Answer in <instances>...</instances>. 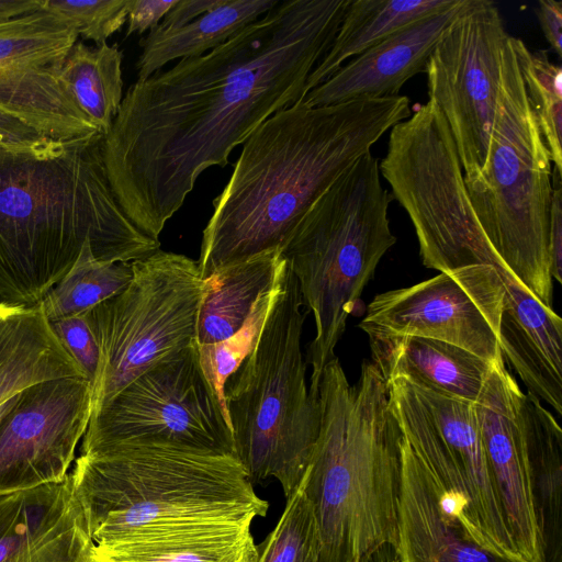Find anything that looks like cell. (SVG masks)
Returning <instances> with one entry per match:
<instances>
[{
  "mask_svg": "<svg viewBox=\"0 0 562 562\" xmlns=\"http://www.w3.org/2000/svg\"><path fill=\"white\" fill-rule=\"evenodd\" d=\"M350 0H279L218 47L137 80L123 97L102 155L133 224L159 240L200 175L277 111L304 98Z\"/></svg>",
  "mask_w": 562,
  "mask_h": 562,
  "instance_id": "cell-1",
  "label": "cell"
},
{
  "mask_svg": "<svg viewBox=\"0 0 562 562\" xmlns=\"http://www.w3.org/2000/svg\"><path fill=\"white\" fill-rule=\"evenodd\" d=\"M412 113L406 95L311 106L296 102L245 140L213 200L202 234V279L261 252L282 249L314 202L395 124Z\"/></svg>",
  "mask_w": 562,
  "mask_h": 562,
  "instance_id": "cell-2",
  "label": "cell"
},
{
  "mask_svg": "<svg viewBox=\"0 0 562 562\" xmlns=\"http://www.w3.org/2000/svg\"><path fill=\"white\" fill-rule=\"evenodd\" d=\"M103 135L0 143V303L38 305L90 243L98 259L133 262L160 249L117 202Z\"/></svg>",
  "mask_w": 562,
  "mask_h": 562,
  "instance_id": "cell-3",
  "label": "cell"
},
{
  "mask_svg": "<svg viewBox=\"0 0 562 562\" xmlns=\"http://www.w3.org/2000/svg\"><path fill=\"white\" fill-rule=\"evenodd\" d=\"M321 424L301 481L316 520L321 562L396 559L401 430L384 379L364 361L350 385L335 357L318 387Z\"/></svg>",
  "mask_w": 562,
  "mask_h": 562,
  "instance_id": "cell-4",
  "label": "cell"
},
{
  "mask_svg": "<svg viewBox=\"0 0 562 562\" xmlns=\"http://www.w3.org/2000/svg\"><path fill=\"white\" fill-rule=\"evenodd\" d=\"M69 474L93 543L177 525L254 521L269 509L235 454L116 445L80 450Z\"/></svg>",
  "mask_w": 562,
  "mask_h": 562,
  "instance_id": "cell-5",
  "label": "cell"
},
{
  "mask_svg": "<svg viewBox=\"0 0 562 562\" xmlns=\"http://www.w3.org/2000/svg\"><path fill=\"white\" fill-rule=\"evenodd\" d=\"M392 200L382 186L379 161L369 151L314 202L281 249L315 323L306 358L313 394L318 395L348 316L396 243L389 220Z\"/></svg>",
  "mask_w": 562,
  "mask_h": 562,
  "instance_id": "cell-6",
  "label": "cell"
},
{
  "mask_svg": "<svg viewBox=\"0 0 562 562\" xmlns=\"http://www.w3.org/2000/svg\"><path fill=\"white\" fill-rule=\"evenodd\" d=\"M303 305L286 261L260 336L225 384L237 458L252 483L273 477L286 499L303 479L321 424L319 394L306 384Z\"/></svg>",
  "mask_w": 562,
  "mask_h": 562,
  "instance_id": "cell-7",
  "label": "cell"
},
{
  "mask_svg": "<svg viewBox=\"0 0 562 562\" xmlns=\"http://www.w3.org/2000/svg\"><path fill=\"white\" fill-rule=\"evenodd\" d=\"M477 223L506 271L553 310L549 227L552 162L507 36L484 167L464 178Z\"/></svg>",
  "mask_w": 562,
  "mask_h": 562,
  "instance_id": "cell-8",
  "label": "cell"
},
{
  "mask_svg": "<svg viewBox=\"0 0 562 562\" xmlns=\"http://www.w3.org/2000/svg\"><path fill=\"white\" fill-rule=\"evenodd\" d=\"M389 132L380 173L409 216L423 265L439 272L477 265L507 272L477 223L457 146L436 102L417 104Z\"/></svg>",
  "mask_w": 562,
  "mask_h": 562,
  "instance_id": "cell-9",
  "label": "cell"
},
{
  "mask_svg": "<svg viewBox=\"0 0 562 562\" xmlns=\"http://www.w3.org/2000/svg\"><path fill=\"white\" fill-rule=\"evenodd\" d=\"M131 265L128 285L86 312L100 352L92 413L156 362L195 341L203 289L198 261L159 249Z\"/></svg>",
  "mask_w": 562,
  "mask_h": 562,
  "instance_id": "cell-10",
  "label": "cell"
},
{
  "mask_svg": "<svg viewBox=\"0 0 562 562\" xmlns=\"http://www.w3.org/2000/svg\"><path fill=\"white\" fill-rule=\"evenodd\" d=\"M147 443L236 456L231 425L202 371L196 341L156 362L92 413L80 450Z\"/></svg>",
  "mask_w": 562,
  "mask_h": 562,
  "instance_id": "cell-11",
  "label": "cell"
},
{
  "mask_svg": "<svg viewBox=\"0 0 562 562\" xmlns=\"http://www.w3.org/2000/svg\"><path fill=\"white\" fill-rule=\"evenodd\" d=\"M509 34L491 0H465L426 61L428 98L445 116L464 178L484 167Z\"/></svg>",
  "mask_w": 562,
  "mask_h": 562,
  "instance_id": "cell-12",
  "label": "cell"
},
{
  "mask_svg": "<svg viewBox=\"0 0 562 562\" xmlns=\"http://www.w3.org/2000/svg\"><path fill=\"white\" fill-rule=\"evenodd\" d=\"M505 285L499 271L477 265L380 293L359 327L369 338L414 336L461 347L490 363H505L498 325Z\"/></svg>",
  "mask_w": 562,
  "mask_h": 562,
  "instance_id": "cell-13",
  "label": "cell"
},
{
  "mask_svg": "<svg viewBox=\"0 0 562 562\" xmlns=\"http://www.w3.org/2000/svg\"><path fill=\"white\" fill-rule=\"evenodd\" d=\"M92 413L90 382L63 378L24 390L0 422V490L64 481Z\"/></svg>",
  "mask_w": 562,
  "mask_h": 562,
  "instance_id": "cell-14",
  "label": "cell"
},
{
  "mask_svg": "<svg viewBox=\"0 0 562 562\" xmlns=\"http://www.w3.org/2000/svg\"><path fill=\"white\" fill-rule=\"evenodd\" d=\"M521 392L505 363L496 364L474 404L485 454L516 550L524 562H544L528 461L516 419Z\"/></svg>",
  "mask_w": 562,
  "mask_h": 562,
  "instance_id": "cell-15",
  "label": "cell"
},
{
  "mask_svg": "<svg viewBox=\"0 0 562 562\" xmlns=\"http://www.w3.org/2000/svg\"><path fill=\"white\" fill-rule=\"evenodd\" d=\"M93 544L70 474L0 490V562H92Z\"/></svg>",
  "mask_w": 562,
  "mask_h": 562,
  "instance_id": "cell-16",
  "label": "cell"
},
{
  "mask_svg": "<svg viewBox=\"0 0 562 562\" xmlns=\"http://www.w3.org/2000/svg\"><path fill=\"white\" fill-rule=\"evenodd\" d=\"M464 3L465 0H461L450 9L400 29L351 58L300 102L323 106L398 95L408 79L425 71L426 61L441 33Z\"/></svg>",
  "mask_w": 562,
  "mask_h": 562,
  "instance_id": "cell-17",
  "label": "cell"
},
{
  "mask_svg": "<svg viewBox=\"0 0 562 562\" xmlns=\"http://www.w3.org/2000/svg\"><path fill=\"white\" fill-rule=\"evenodd\" d=\"M400 562H521L470 538L441 502L440 488L401 432Z\"/></svg>",
  "mask_w": 562,
  "mask_h": 562,
  "instance_id": "cell-18",
  "label": "cell"
},
{
  "mask_svg": "<svg viewBox=\"0 0 562 562\" xmlns=\"http://www.w3.org/2000/svg\"><path fill=\"white\" fill-rule=\"evenodd\" d=\"M498 345L504 361L531 393L562 415V319L508 272Z\"/></svg>",
  "mask_w": 562,
  "mask_h": 562,
  "instance_id": "cell-19",
  "label": "cell"
},
{
  "mask_svg": "<svg viewBox=\"0 0 562 562\" xmlns=\"http://www.w3.org/2000/svg\"><path fill=\"white\" fill-rule=\"evenodd\" d=\"M252 521L177 525L94 543L92 562H257Z\"/></svg>",
  "mask_w": 562,
  "mask_h": 562,
  "instance_id": "cell-20",
  "label": "cell"
},
{
  "mask_svg": "<svg viewBox=\"0 0 562 562\" xmlns=\"http://www.w3.org/2000/svg\"><path fill=\"white\" fill-rule=\"evenodd\" d=\"M372 363L395 378L475 403L496 364L451 344L414 336L369 338ZM501 364V363H497Z\"/></svg>",
  "mask_w": 562,
  "mask_h": 562,
  "instance_id": "cell-21",
  "label": "cell"
},
{
  "mask_svg": "<svg viewBox=\"0 0 562 562\" xmlns=\"http://www.w3.org/2000/svg\"><path fill=\"white\" fill-rule=\"evenodd\" d=\"M72 376L87 379L40 305L0 303V406L35 384Z\"/></svg>",
  "mask_w": 562,
  "mask_h": 562,
  "instance_id": "cell-22",
  "label": "cell"
},
{
  "mask_svg": "<svg viewBox=\"0 0 562 562\" xmlns=\"http://www.w3.org/2000/svg\"><path fill=\"white\" fill-rule=\"evenodd\" d=\"M61 63H16L0 68V110L54 139L99 133L63 83Z\"/></svg>",
  "mask_w": 562,
  "mask_h": 562,
  "instance_id": "cell-23",
  "label": "cell"
},
{
  "mask_svg": "<svg viewBox=\"0 0 562 562\" xmlns=\"http://www.w3.org/2000/svg\"><path fill=\"white\" fill-rule=\"evenodd\" d=\"M516 419L527 456L544 562H562V430L531 393L519 395Z\"/></svg>",
  "mask_w": 562,
  "mask_h": 562,
  "instance_id": "cell-24",
  "label": "cell"
},
{
  "mask_svg": "<svg viewBox=\"0 0 562 562\" xmlns=\"http://www.w3.org/2000/svg\"><path fill=\"white\" fill-rule=\"evenodd\" d=\"M286 260L281 249L261 252L203 279L195 341L209 345L235 334L258 299L279 281Z\"/></svg>",
  "mask_w": 562,
  "mask_h": 562,
  "instance_id": "cell-25",
  "label": "cell"
},
{
  "mask_svg": "<svg viewBox=\"0 0 562 562\" xmlns=\"http://www.w3.org/2000/svg\"><path fill=\"white\" fill-rule=\"evenodd\" d=\"M461 0H350L326 55L308 76L304 97L345 63L400 29L442 12ZM303 100V99H302Z\"/></svg>",
  "mask_w": 562,
  "mask_h": 562,
  "instance_id": "cell-26",
  "label": "cell"
},
{
  "mask_svg": "<svg viewBox=\"0 0 562 562\" xmlns=\"http://www.w3.org/2000/svg\"><path fill=\"white\" fill-rule=\"evenodd\" d=\"M279 0H223L215 9L175 29L156 26L139 41L137 80H145L170 61L204 55L270 11Z\"/></svg>",
  "mask_w": 562,
  "mask_h": 562,
  "instance_id": "cell-27",
  "label": "cell"
},
{
  "mask_svg": "<svg viewBox=\"0 0 562 562\" xmlns=\"http://www.w3.org/2000/svg\"><path fill=\"white\" fill-rule=\"evenodd\" d=\"M122 60L117 45L91 47L76 42L59 69L63 83L103 136L123 100Z\"/></svg>",
  "mask_w": 562,
  "mask_h": 562,
  "instance_id": "cell-28",
  "label": "cell"
},
{
  "mask_svg": "<svg viewBox=\"0 0 562 562\" xmlns=\"http://www.w3.org/2000/svg\"><path fill=\"white\" fill-rule=\"evenodd\" d=\"M131 262L98 259L87 243L68 272L38 304L49 323L86 313L121 293L131 282Z\"/></svg>",
  "mask_w": 562,
  "mask_h": 562,
  "instance_id": "cell-29",
  "label": "cell"
},
{
  "mask_svg": "<svg viewBox=\"0 0 562 562\" xmlns=\"http://www.w3.org/2000/svg\"><path fill=\"white\" fill-rule=\"evenodd\" d=\"M512 44L553 169L562 175V69L546 50H530L515 36Z\"/></svg>",
  "mask_w": 562,
  "mask_h": 562,
  "instance_id": "cell-30",
  "label": "cell"
},
{
  "mask_svg": "<svg viewBox=\"0 0 562 562\" xmlns=\"http://www.w3.org/2000/svg\"><path fill=\"white\" fill-rule=\"evenodd\" d=\"M76 31L43 9L0 24V68L16 63L61 61L77 42Z\"/></svg>",
  "mask_w": 562,
  "mask_h": 562,
  "instance_id": "cell-31",
  "label": "cell"
},
{
  "mask_svg": "<svg viewBox=\"0 0 562 562\" xmlns=\"http://www.w3.org/2000/svg\"><path fill=\"white\" fill-rule=\"evenodd\" d=\"M280 280L281 277L271 290L258 299L246 322L235 334L215 344H196L202 371L228 423L226 381L255 347L276 300Z\"/></svg>",
  "mask_w": 562,
  "mask_h": 562,
  "instance_id": "cell-32",
  "label": "cell"
},
{
  "mask_svg": "<svg viewBox=\"0 0 562 562\" xmlns=\"http://www.w3.org/2000/svg\"><path fill=\"white\" fill-rule=\"evenodd\" d=\"M257 550V562H321L316 520L301 483Z\"/></svg>",
  "mask_w": 562,
  "mask_h": 562,
  "instance_id": "cell-33",
  "label": "cell"
},
{
  "mask_svg": "<svg viewBox=\"0 0 562 562\" xmlns=\"http://www.w3.org/2000/svg\"><path fill=\"white\" fill-rule=\"evenodd\" d=\"M128 3L130 0H42L41 9L61 19L78 37L99 46L127 21Z\"/></svg>",
  "mask_w": 562,
  "mask_h": 562,
  "instance_id": "cell-34",
  "label": "cell"
},
{
  "mask_svg": "<svg viewBox=\"0 0 562 562\" xmlns=\"http://www.w3.org/2000/svg\"><path fill=\"white\" fill-rule=\"evenodd\" d=\"M50 325L58 339L82 369L92 387L99 372L100 352L86 313L54 321Z\"/></svg>",
  "mask_w": 562,
  "mask_h": 562,
  "instance_id": "cell-35",
  "label": "cell"
},
{
  "mask_svg": "<svg viewBox=\"0 0 562 562\" xmlns=\"http://www.w3.org/2000/svg\"><path fill=\"white\" fill-rule=\"evenodd\" d=\"M550 274L562 282V189L561 175L552 170V199L549 227Z\"/></svg>",
  "mask_w": 562,
  "mask_h": 562,
  "instance_id": "cell-36",
  "label": "cell"
},
{
  "mask_svg": "<svg viewBox=\"0 0 562 562\" xmlns=\"http://www.w3.org/2000/svg\"><path fill=\"white\" fill-rule=\"evenodd\" d=\"M178 0H130L126 36L143 34L159 25Z\"/></svg>",
  "mask_w": 562,
  "mask_h": 562,
  "instance_id": "cell-37",
  "label": "cell"
},
{
  "mask_svg": "<svg viewBox=\"0 0 562 562\" xmlns=\"http://www.w3.org/2000/svg\"><path fill=\"white\" fill-rule=\"evenodd\" d=\"M542 33L557 55L562 53V2L539 0L536 9Z\"/></svg>",
  "mask_w": 562,
  "mask_h": 562,
  "instance_id": "cell-38",
  "label": "cell"
},
{
  "mask_svg": "<svg viewBox=\"0 0 562 562\" xmlns=\"http://www.w3.org/2000/svg\"><path fill=\"white\" fill-rule=\"evenodd\" d=\"M222 2L223 0H178L158 26L161 29L183 26L217 8Z\"/></svg>",
  "mask_w": 562,
  "mask_h": 562,
  "instance_id": "cell-39",
  "label": "cell"
},
{
  "mask_svg": "<svg viewBox=\"0 0 562 562\" xmlns=\"http://www.w3.org/2000/svg\"><path fill=\"white\" fill-rule=\"evenodd\" d=\"M42 136L21 121L0 110V143L2 144H34Z\"/></svg>",
  "mask_w": 562,
  "mask_h": 562,
  "instance_id": "cell-40",
  "label": "cell"
},
{
  "mask_svg": "<svg viewBox=\"0 0 562 562\" xmlns=\"http://www.w3.org/2000/svg\"><path fill=\"white\" fill-rule=\"evenodd\" d=\"M42 0H0V24L41 10Z\"/></svg>",
  "mask_w": 562,
  "mask_h": 562,
  "instance_id": "cell-41",
  "label": "cell"
},
{
  "mask_svg": "<svg viewBox=\"0 0 562 562\" xmlns=\"http://www.w3.org/2000/svg\"><path fill=\"white\" fill-rule=\"evenodd\" d=\"M384 562H400L398 559H392V560H387V561H384Z\"/></svg>",
  "mask_w": 562,
  "mask_h": 562,
  "instance_id": "cell-42",
  "label": "cell"
}]
</instances>
